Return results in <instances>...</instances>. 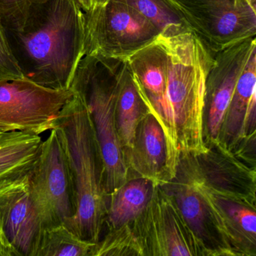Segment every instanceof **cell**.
Segmentation results:
<instances>
[{
  "instance_id": "obj_1",
  "label": "cell",
  "mask_w": 256,
  "mask_h": 256,
  "mask_svg": "<svg viewBox=\"0 0 256 256\" xmlns=\"http://www.w3.org/2000/svg\"><path fill=\"white\" fill-rule=\"evenodd\" d=\"M214 54L192 32L184 30L160 34L126 60L146 110L166 137V182L176 176L182 157L208 151L205 90Z\"/></svg>"
},
{
  "instance_id": "obj_2",
  "label": "cell",
  "mask_w": 256,
  "mask_h": 256,
  "mask_svg": "<svg viewBox=\"0 0 256 256\" xmlns=\"http://www.w3.org/2000/svg\"><path fill=\"white\" fill-rule=\"evenodd\" d=\"M24 77L54 90H70L85 56L84 12L76 0L32 6L19 30H6Z\"/></svg>"
},
{
  "instance_id": "obj_3",
  "label": "cell",
  "mask_w": 256,
  "mask_h": 256,
  "mask_svg": "<svg viewBox=\"0 0 256 256\" xmlns=\"http://www.w3.org/2000/svg\"><path fill=\"white\" fill-rule=\"evenodd\" d=\"M74 92L53 128L65 152L76 192V214L64 224L82 239L96 244L106 224L108 197L92 118L84 98Z\"/></svg>"
},
{
  "instance_id": "obj_4",
  "label": "cell",
  "mask_w": 256,
  "mask_h": 256,
  "mask_svg": "<svg viewBox=\"0 0 256 256\" xmlns=\"http://www.w3.org/2000/svg\"><path fill=\"white\" fill-rule=\"evenodd\" d=\"M124 62L85 55L70 86L83 96L89 108L102 160L103 185L108 197L130 179L116 122L118 77Z\"/></svg>"
},
{
  "instance_id": "obj_5",
  "label": "cell",
  "mask_w": 256,
  "mask_h": 256,
  "mask_svg": "<svg viewBox=\"0 0 256 256\" xmlns=\"http://www.w3.org/2000/svg\"><path fill=\"white\" fill-rule=\"evenodd\" d=\"M85 55L126 61L160 35L138 12L118 0L84 12Z\"/></svg>"
},
{
  "instance_id": "obj_6",
  "label": "cell",
  "mask_w": 256,
  "mask_h": 256,
  "mask_svg": "<svg viewBox=\"0 0 256 256\" xmlns=\"http://www.w3.org/2000/svg\"><path fill=\"white\" fill-rule=\"evenodd\" d=\"M188 30L214 54L256 36V6L248 0H170Z\"/></svg>"
},
{
  "instance_id": "obj_7",
  "label": "cell",
  "mask_w": 256,
  "mask_h": 256,
  "mask_svg": "<svg viewBox=\"0 0 256 256\" xmlns=\"http://www.w3.org/2000/svg\"><path fill=\"white\" fill-rule=\"evenodd\" d=\"M72 89L54 90L26 78L0 80V132L40 134L54 128Z\"/></svg>"
},
{
  "instance_id": "obj_8",
  "label": "cell",
  "mask_w": 256,
  "mask_h": 256,
  "mask_svg": "<svg viewBox=\"0 0 256 256\" xmlns=\"http://www.w3.org/2000/svg\"><path fill=\"white\" fill-rule=\"evenodd\" d=\"M28 187L46 228L64 224L76 214V192L71 172L54 128L42 144L36 164L28 179Z\"/></svg>"
},
{
  "instance_id": "obj_9",
  "label": "cell",
  "mask_w": 256,
  "mask_h": 256,
  "mask_svg": "<svg viewBox=\"0 0 256 256\" xmlns=\"http://www.w3.org/2000/svg\"><path fill=\"white\" fill-rule=\"evenodd\" d=\"M176 173L191 180L202 194L228 256H256V202L212 188L190 157L180 162Z\"/></svg>"
},
{
  "instance_id": "obj_10",
  "label": "cell",
  "mask_w": 256,
  "mask_h": 256,
  "mask_svg": "<svg viewBox=\"0 0 256 256\" xmlns=\"http://www.w3.org/2000/svg\"><path fill=\"white\" fill-rule=\"evenodd\" d=\"M144 256H208L172 198L156 186L148 206L132 224Z\"/></svg>"
},
{
  "instance_id": "obj_11",
  "label": "cell",
  "mask_w": 256,
  "mask_h": 256,
  "mask_svg": "<svg viewBox=\"0 0 256 256\" xmlns=\"http://www.w3.org/2000/svg\"><path fill=\"white\" fill-rule=\"evenodd\" d=\"M256 50V37L247 38L214 54L205 90V138L218 142L222 126L230 104L235 86L247 60Z\"/></svg>"
},
{
  "instance_id": "obj_12",
  "label": "cell",
  "mask_w": 256,
  "mask_h": 256,
  "mask_svg": "<svg viewBox=\"0 0 256 256\" xmlns=\"http://www.w3.org/2000/svg\"><path fill=\"white\" fill-rule=\"evenodd\" d=\"M0 220L20 256H38L46 228L32 202L28 181L0 194Z\"/></svg>"
},
{
  "instance_id": "obj_13",
  "label": "cell",
  "mask_w": 256,
  "mask_h": 256,
  "mask_svg": "<svg viewBox=\"0 0 256 256\" xmlns=\"http://www.w3.org/2000/svg\"><path fill=\"white\" fill-rule=\"evenodd\" d=\"M208 151L190 155L198 173L212 188L230 196L256 202V172L238 161L220 142Z\"/></svg>"
},
{
  "instance_id": "obj_14",
  "label": "cell",
  "mask_w": 256,
  "mask_h": 256,
  "mask_svg": "<svg viewBox=\"0 0 256 256\" xmlns=\"http://www.w3.org/2000/svg\"><path fill=\"white\" fill-rule=\"evenodd\" d=\"M182 180L174 178L161 185L172 198L187 226L202 242L208 256H228L218 236L202 194L191 180L180 173Z\"/></svg>"
},
{
  "instance_id": "obj_15",
  "label": "cell",
  "mask_w": 256,
  "mask_h": 256,
  "mask_svg": "<svg viewBox=\"0 0 256 256\" xmlns=\"http://www.w3.org/2000/svg\"><path fill=\"white\" fill-rule=\"evenodd\" d=\"M128 169L156 185L166 182L167 145L161 126L149 112L139 122L132 146L124 151Z\"/></svg>"
},
{
  "instance_id": "obj_16",
  "label": "cell",
  "mask_w": 256,
  "mask_h": 256,
  "mask_svg": "<svg viewBox=\"0 0 256 256\" xmlns=\"http://www.w3.org/2000/svg\"><path fill=\"white\" fill-rule=\"evenodd\" d=\"M42 144L40 134L18 131L0 142V194L28 182Z\"/></svg>"
},
{
  "instance_id": "obj_17",
  "label": "cell",
  "mask_w": 256,
  "mask_h": 256,
  "mask_svg": "<svg viewBox=\"0 0 256 256\" xmlns=\"http://www.w3.org/2000/svg\"><path fill=\"white\" fill-rule=\"evenodd\" d=\"M256 104V50L252 54L240 74L228 108L218 142L230 150L244 140L246 112Z\"/></svg>"
},
{
  "instance_id": "obj_18",
  "label": "cell",
  "mask_w": 256,
  "mask_h": 256,
  "mask_svg": "<svg viewBox=\"0 0 256 256\" xmlns=\"http://www.w3.org/2000/svg\"><path fill=\"white\" fill-rule=\"evenodd\" d=\"M156 186L150 180L138 176L128 179L112 193L106 218L109 230L132 224L146 209Z\"/></svg>"
},
{
  "instance_id": "obj_19",
  "label": "cell",
  "mask_w": 256,
  "mask_h": 256,
  "mask_svg": "<svg viewBox=\"0 0 256 256\" xmlns=\"http://www.w3.org/2000/svg\"><path fill=\"white\" fill-rule=\"evenodd\" d=\"M148 112L134 84L126 60L124 61L118 77L116 106V128L124 152L132 146L138 125Z\"/></svg>"
},
{
  "instance_id": "obj_20",
  "label": "cell",
  "mask_w": 256,
  "mask_h": 256,
  "mask_svg": "<svg viewBox=\"0 0 256 256\" xmlns=\"http://www.w3.org/2000/svg\"><path fill=\"white\" fill-rule=\"evenodd\" d=\"M96 244L82 239L61 224L46 229L37 256H94Z\"/></svg>"
},
{
  "instance_id": "obj_21",
  "label": "cell",
  "mask_w": 256,
  "mask_h": 256,
  "mask_svg": "<svg viewBox=\"0 0 256 256\" xmlns=\"http://www.w3.org/2000/svg\"><path fill=\"white\" fill-rule=\"evenodd\" d=\"M130 6L148 19L160 34H176L190 30L170 0H118Z\"/></svg>"
},
{
  "instance_id": "obj_22",
  "label": "cell",
  "mask_w": 256,
  "mask_h": 256,
  "mask_svg": "<svg viewBox=\"0 0 256 256\" xmlns=\"http://www.w3.org/2000/svg\"><path fill=\"white\" fill-rule=\"evenodd\" d=\"M144 256L132 224L110 230L96 246L94 256Z\"/></svg>"
},
{
  "instance_id": "obj_23",
  "label": "cell",
  "mask_w": 256,
  "mask_h": 256,
  "mask_svg": "<svg viewBox=\"0 0 256 256\" xmlns=\"http://www.w3.org/2000/svg\"><path fill=\"white\" fill-rule=\"evenodd\" d=\"M46 0H0V20L5 30L24 26L32 6Z\"/></svg>"
},
{
  "instance_id": "obj_24",
  "label": "cell",
  "mask_w": 256,
  "mask_h": 256,
  "mask_svg": "<svg viewBox=\"0 0 256 256\" xmlns=\"http://www.w3.org/2000/svg\"><path fill=\"white\" fill-rule=\"evenodd\" d=\"M24 78L13 55L6 30L0 20V80Z\"/></svg>"
},
{
  "instance_id": "obj_25",
  "label": "cell",
  "mask_w": 256,
  "mask_h": 256,
  "mask_svg": "<svg viewBox=\"0 0 256 256\" xmlns=\"http://www.w3.org/2000/svg\"><path fill=\"white\" fill-rule=\"evenodd\" d=\"M0 256H20L6 236L0 220Z\"/></svg>"
},
{
  "instance_id": "obj_26",
  "label": "cell",
  "mask_w": 256,
  "mask_h": 256,
  "mask_svg": "<svg viewBox=\"0 0 256 256\" xmlns=\"http://www.w3.org/2000/svg\"><path fill=\"white\" fill-rule=\"evenodd\" d=\"M84 12L92 11L94 8L104 4L107 0H76Z\"/></svg>"
},
{
  "instance_id": "obj_27",
  "label": "cell",
  "mask_w": 256,
  "mask_h": 256,
  "mask_svg": "<svg viewBox=\"0 0 256 256\" xmlns=\"http://www.w3.org/2000/svg\"><path fill=\"white\" fill-rule=\"evenodd\" d=\"M10 133L11 132H0V142L4 140V139L10 136Z\"/></svg>"
},
{
  "instance_id": "obj_28",
  "label": "cell",
  "mask_w": 256,
  "mask_h": 256,
  "mask_svg": "<svg viewBox=\"0 0 256 256\" xmlns=\"http://www.w3.org/2000/svg\"><path fill=\"white\" fill-rule=\"evenodd\" d=\"M254 6H256V0H248Z\"/></svg>"
}]
</instances>
